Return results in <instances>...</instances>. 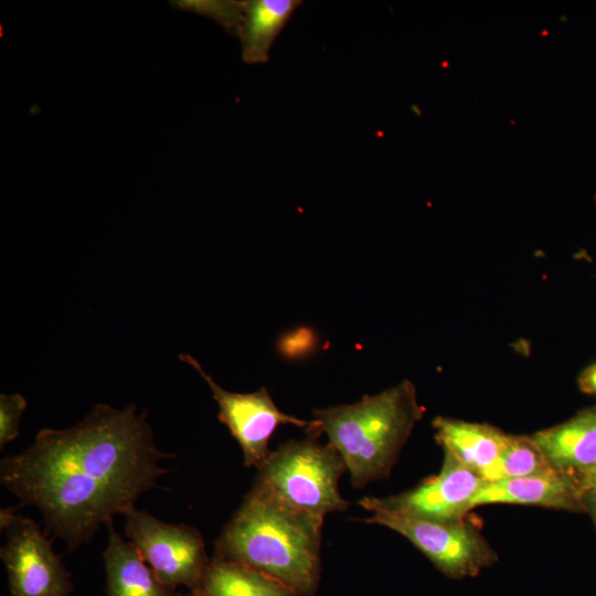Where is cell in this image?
Returning <instances> with one entry per match:
<instances>
[{
    "instance_id": "cell-5",
    "label": "cell",
    "mask_w": 596,
    "mask_h": 596,
    "mask_svg": "<svg viewBox=\"0 0 596 596\" xmlns=\"http://www.w3.org/2000/svg\"><path fill=\"white\" fill-rule=\"evenodd\" d=\"M364 522L397 532L450 578L477 576L498 560L493 547L465 520L438 522L374 511Z\"/></svg>"
},
{
    "instance_id": "cell-11",
    "label": "cell",
    "mask_w": 596,
    "mask_h": 596,
    "mask_svg": "<svg viewBox=\"0 0 596 596\" xmlns=\"http://www.w3.org/2000/svg\"><path fill=\"white\" fill-rule=\"evenodd\" d=\"M531 437L554 469L579 482L596 469V405Z\"/></svg>"
},
{
    "instance_id": "cell-21",
    "label": "cell",
    "mask_w": 596,
    "mask_h": 596,
    "mask_svg": "<svg viewBox=\"0 0 596 596\" xmlns=\"http://www.w3.org/2000/svg\"><path fill=\"white\" fill-rule=\"evenodd\" d=\"M189 596H206L201 588L192 589V593Z\"/></svg>"
},
{
    "instance_id": "cell-2",
    "label": "cell",
    "mask_w": 596,
    "mask_h": 596,
    "mask_svg": "<svg viewBox=\"0 0 596 596\" xmlns=\"http://www.w3.org/2000/svg\"><path fill=\"white\" fill-rule=\"evenodd\" d=\"M324 518L295 509L253 483L214 543V555L312 596L320 576Z\"/></svg>"
},
{
    "instance_id": "cell-20",
    "label": "cell",
    "mask_w": 596,
    "mask_h": 596,
    "mask_svg": "<svg viewBox=\"0 0 596 596\" xmlns=\"http://www.w3.org/2000/svg\"><path fill=\"white\" fill-rule=\"evenodd\" d=\"M584 500L586 512L590 515L596 526V494L585 496Z\"/></svg>"
},
{
    "instance_id": "cell-1",
    "label": "cell",
    "mask_w": 596,
    "mask_h": 596,
    "mask_svg": "<svg viewBox=\"0 0 596 596\" xmlns=\"http://www.w3.org/2000/svg\"><path fill=\"white\" fill-rule=\"evenodd\" d=\"M147 412L96 404L77 424L43 428L22 451L2 458L0 482L21 505L40 510L45 533L70 551L136 508L168 472Z\"/></svg>"
},
{
    "instance_id": "cell-9",
    "label": "cell",
    "mask_w": 596,
    "mask_h": 596,
    "mask_svg": "<svg viewBox=\"0 0 596 596\" xmlns=\"http://www.w3.org/2000/svg\"><path fill=\"white\" fill-rule=\"evenodd\" d=\"M485 480L445 454L440 471L416 487L385 498L364 497L358 503L370 512L386 511L422 520L456 522L472 510Z\"/></svg>"
},
{
    "instance_id": "cell-3",
    "label": "cell",
    "mask_w": 596,
    "mask_h": 596,
    "mask_svg": "<svg viewBox=\"0 0 596 596\" xmlns=\"http://www.w3.org/2000/svg\"><path fill=\"white\" fill-rule=\"evenodd\" d=\"M423 415L415 385L404 380L356 403L315 409L307 433L315 438L326 434L342 457L351 485L362 488L391 473Z\"/></svg>"
},
{
    "instance_id": "cell-7",
    "label": "cell",
    "mask_w": 596,
    "mask_h": 596,
    "mask_svg": "<svg viewBox=\"0 0 596 596\" xmlns=\"http://www.w3.org/2000/svg\"><path fill=\"white\" fill-rule=\"evenodd\" d=\"M0 524L6 531L0 557L11 596H70V574L38 524L8 508L0 512Z\"/></svg>"
},
{
    "instance_id": "cell-16",
    "label": "cell",
    "mask_w": 596,
    "mask_h": 596,
    "mask_svg": "<svg viewBox=\"0 0 596 596\" xmlns=\"http://www.w3.org/2000/svg\"><path fill=\"white\" fill-rule=\"evenodd\" d=\"M531 436L509 435L496 464L482 476L485 482L544 475L555 471Z\"/></svg>"
},
{
    "instance_id": "cell-8",
    "label": "cell",
    "mask_w": 596,
    "mask_h": 596,
    "mask_svg": "<svg viewBox=\"0 0 596 596\" xmlns=\"http://www.w3.org/2000/svg\"><path fill=\"white\" fill-rule=\"evenodd\" d=\"M179 358L196 370L210 386L219 406V421L228 428L238 443L245 467L257 469L262 467L272 453L268 444L279 425L289 424L305 428L306 432L311 427V421L281 412L266 387L253 393L226 391L205 373L192 355L182 353Z\"/></svg>"
},
{
    "instance_id": "cell-19",
    "label": "cell",
    "mask_w": 596,
    "mask_h": 596,
    "mask_svg": "<svg viewBox=\"0 0 596 596\" xmlns=\"http://www.w3.org/2000/svg\"><path fill=\"white\" fill-rule=\"evenodd\" d=\"M582 490L585 496L596 494V469L581 481Z\"/></svg>"
},
{
    "instance_id": "cell-4",
    "label": "cell",
    "mask_w": 596,
    "mask_h": 596,
    "mask_svg": "<svg viewBox=\"0 0 596 596\" xmlns=\"http://www.w3.org/2000/svg\"><path fill=\"white\" fill-rule=\"evenodd\" d=\"M345 471L342 457L331 444H320L309 436L289 439L272 450L254 483L295 509L324 518L349 507L339 490Z\"/></svg>"
},
{
    "instance_id": "cell-14",
    "label": "cell",
    "mask_w": 596,
    "mask_h": 596,
    "mask_svg": "<svg viewBox=\"0 0 596 596\" xmlns=\"http://www.w3.org/2000/svg\"><path fill=\"white\" fill-rule=\"evenodd\" d=\"M299 0H251L242 2L238 34L242 41L243 60L248 64L269 60L273 43L280 34Z\"/></svg>"
},
{
    "instance_id": "cell-6",
    "label": "cell",
    "mask_w": 596,
    "mask_h": 596,
    "mask_svg": "<svg viewBox=\"0 0 596 596\" xmlns=\"http://www.w3.org/2000/svg\"><path fill=\"white\" fill-rule=\"evenodd\" d=\"M124 517L126 536L162 584L171 589L201 586L210 558L196 529L163 522L137 508Z\"/></svg>"
},
{
    "instance_id": "cell-13",
    "label": "cell",
    "mask_w": 596,
    "mask_h": 596,
    "mask_svg": "<svg viewBox=\"0 0 596 596\" xmlns=\"http://www.w3.org/2000/svg\"><path fill=\"white\" fill-rule=\"evenodd\" d=\"M106 528L108 542L103 560L108 596H179L159 581L136 546L116 531L113 521Z\"/></svg>"
},
{
    "instance_id": "cell-10",
    "label": "cell",
    "mask_w": 596,
    "mask_h": 596,
    "mask_svg": "<svg viewBox=\"0 0 596 596\" xmlns=\"http://www.w3.org/2000/svg\"><path fill=\"white\" fill-rule=\"evenodd\" d=\"M497 503L586 512L581 482L558 470L538 476L485 482L475 496L471 508Z\"/></svg>"
},
{
    "instance_id": "cell-15",
    "label": "cell",
    "mask_w": 596,
    "mask_h": 596,
    "mask_svg": "<svg viewBox=\"0 0 596 596\" xmlns=\"http://www.w3.org/2000/svg\"><path fill=\"white\" fill-rule=\"evenodd\" d=\"M199 588L206 596H299L268 575L215 555Z\"/></svg>"
},
{
    "instance_id": "cell-17",
    "label": "cell",
    "mask_w": 596,
    "mask_h": 596,
    "mask_svg": "<svg viewBox=\"0 0 596 596\" xmlns=\"http://www.w3.org/2000/svg\"><path fill=\"white\" fill-rule=\"evenodd\" d=\"M26 408L25 398L18 393L0 395V448L19 435L21 417Z\"/></svg>"
},
{
    "instance_id": "cell-12",
    "label": "cell",
    "mask_w": 596,
    "mask_h": 596,
    "mask_svg": "<svg viewBox=\"0 0 596 596\" xmlns=\"http://www.w3.org/2000/svg\"><path fill=\"white\" fill-rule=\"evenodd\" d=\"M433 427L444 453L481 478L500 457L509 436L489 424L444 416H437Z\"/></svg>"
},
{
    "instance_id": "cell-18",
    "label": "cell",
    "mask_w": 596,
    "mask_h": 596,
    "mask_svg": "<svg viewBox=\"0 0 596 596\" xmlns=\"http://www.w3.org/2000/svg\"><path fill=\"white\" fill-rule=\"evenodd\" d=\"M577 382L582 392L596 397V363L583 370Z\"/></svg>"
}]
</instances>
